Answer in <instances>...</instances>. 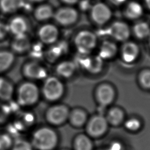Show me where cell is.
Here are the masks:
<instances>
[{"mask_svg": "<svg viewBox=\"0 0 150 150\" xmlns=\"http://www.w3.org/2000/svg\"><path fill=\"white\" fill-rule=\"evenodd\" d=\"M139 52V47L137 44L132 42H127L121 49L122 59L127 63H131L137 58Z\"/></svg>", "mask_w": 150, "mask_h": 150, "instance_id": "cell-15", "label": "cell"}, {"mask_svg": "<svg viewBox=\"0 0 150 150\" xmlns=\"http://www.w3.org/2000/svg\"><path fill=\"white\" fill-rule=\"evenodd\" d=\"M75 150H92L93 144L86 135L81 134L77 136L74 141Z\"/></svg>", "mask_w": 150, "mask_h": 150, "instance_id": "cell-25", "label": "cell"}, {"mask_svg": "<svg viewBox=\"0 0 150 150\" xmlns=\"http://www.w3.org/2000/svg\"><path fill=\"white\" fill-rule=\"evenodd\" d=\"M124 115L123 111L118 108H113L108 112L106 118L107 122L113 125H118L123 121Z\"/></svg>", "mask_w": 150, "mask_h": 150, "instance_id": "cell-24", "label": "cell"}, {"mask_svg": "<svg viewBox=\"0 0 150 150\" xmlns=\"http://www.w3.org/2000/svg\"><path fill=\"white\" fill-rule=\"evenodd\" d=\"M34 16L38 21H46L53 16L54 12L52 7L48 4H42L34 11Z\"/></svg>", "mask_w": 150, "mask_h": 150, "instance_id": "cell-18", "label": "cell"}, {"mask_svg": "<svg viewBox=\"0 0 150 150\" xmlns=\"http://www.w3.org/2000/svg\"><path fill=\"white\" fill-rule=\"evenodd\" d=\"M28 1L30 2H32V3H38V2H43L45 0H28Z\"/></svg>", "mask_w": 150, "mask_h": 150, "instance_id": "cell-39", "label": "cell"}, {"mask_svg": "<svg viewBox=\"0 0 150 150\" xmlns=\"http://www.w3.org/2000/svg\"><path fill=\"white\" fill-rule=\"evenodd\" d=\"M38 35L42 43L51 45L57 40L59 36V30L54 25L47 23L39 28Z\"/></svg>", "mask_w": 150, "mask_h": 150, "instance_id": "cell-11", "label": "cell"}, {"mask_svg": "<svg viewBox=\"0 0 150 150\" xmlns=\"http://www.w3.org/2000/svg\"><path fill=\"white\" fill-rule=\"evenodd\" d=\"M108 150H123L121 144L118 142L112 143Z\"/></svg>", "mask_w": 150, "mask_h": 150, "instance_id": "cell-35", "label": "cell"}, {"mask_svg": "<svg viewBox=\"0 0 150 150\" xmlns=\"http://www.w3.org/2000/svg\"><path fill=\"white\" fill-rule=\"evenodd\" d=\"M65 46L60 44L52 46L46 52V58L50 62L53 61L60 57L64 51Z\"/></svg>", "mask_w": 150, "mask_h": 150, "instance_id": "cell-28", "label": "cell"}, {"mask_svg": "<svg viewBox=\"0 0 150 150\" xmlns=\"http://www.w3.org/2000/svg\"><path fill=\"white\" fill-rule=\"evenodd\" d=\"M29 51L31 57L33 59H40L43 55L42 46L40 44H35L31 45Z\"/></svg>", "mask_w": 150, "mask_h": 150, "instance_id": "cell-32", "label": "cell"}, {"mask_svg": "<svg viewBox=\"0 0 150 150\" xmlns=\"http://www.w3.org/2000/svg\"><path fill=\"white\" fill-rule=\"evenodd\" d=\"M13 53L6 50H0V73L9 70L15 61Z\"/></svg>", "mask_w": 150, "mask_h": 150, "instance_id": "cell-21", "label": "cell"}, {"mask_svg": "<svg viewBox=\"0 0 150 150\" xmlns=\"http://www.w3.org/2000/svg\"><path fill=\"white\" fill-rule=\"evenodd\" d=\"M133 32L137 38L142 39L150 35V28L147 23L139 22L134 26Z\"/></svg>", "mask_w": 150, "mask_h": 150, "instance_id": "cell-26", "label": "cell"}, {"mask_svg": "<svg viewBox=\"0 0 150 150\" xmlns=\"http://www.w3.org/2000/svg\"><path fill=\"white\" fill-rule=\"evenodd\" d=\"M75 71V64L70 61H63L59 63L56 67V73L60 76L69 78Z\"/></svg>", "mask_w": 150, "mask_h": 150, "instance_id": "cell-23", "label": "cell"}, {"mask_svg": "<svg viewBox=\"0 0 150 150\" xmlns=\"http://www.w3.org/2000/svg\"><path fill=\"white\" fill-rule=\"evenodd\" d=\"M40 96V92L38 86L33 82L26 81L18 88L17 103L23 107H30L38 102Z\"/></svg>", "mask_w": 150, "mask_h": 150, "instance_id": "cell-2", "label": "cell"}, {"mask_svg": "<svg viewBox=\"0 0 150 150\" xmlns=\"http://www.w3.org/2000/svg\"><path fill=\"white\" fill-rule=\"evenodd\" d=\"M108 122L107 119L101 115H97L89 121L87 130L91 136L97 137L103 135L107 131Z\"/></svg>", "mask_w": 150, "mask_h": 150, "instance_id": "cell-10", "label": "cell"}, {"mask_svg": "<svg viewBox=\"0 0 150 150\" xmlns=\"http://www.w3.org/2000/svg\"><path fill=\"white\" fill-rule=\"evenodd\" d=\"M81 64L84 69L91 73H99L103 67V59L99 56L85 57L81 62Z\"/></svg>", "mask_w": 150, "mask_h": 150, "instance_id": "cell-16", "label": "cell"}, {"mask_svg": "<svg viewBox=\"0 0 150 150\" xmlns=\"http://www.w3.org/2000/svg\"><path fill=\"white\" fill-rule=\"evenodd\" d=\"M53 17L60 25L68 26L74 23L77 21L78 13L73 8L63 7L54 12Z\"/></svg>", "mask_w": 150, "mask_h": 150, "instance_id": "cell-7", "label": "cell"}, {"mask_svg": "<svg viewBox=\"0 0 150 150\" xmlns=\"http://www.w3.org/2000/svg\"><path fill=\"white\" fill-rule=\"evenodd\" d=\"M149 44H150V39H149Z\"/></svg>", "mask_w": 150, "mask_h": 150, "instance_id": "cell-41", "label": "cell"}, {"mask_svg": "<svg viewBox=\"0 0 150 150\" xmlns=\"http://www.w3.org/2000/svg\"><path fill=\"white\" fill-rule=\"evenodd\" d=\"M31 45L29 38L25 33L14 36L11 46L13 52L21 54L29 51Z\"/></svg>", "mask_w": 150, "mask_h": 150, "instance_id": "cell-13", "label": "cell"}, {"mask_svg": "<svg viewBox=\"0 0 150 150\" xmlns=\"http://www.w3.org/2000/svg\"><path fill=\"white\" fill-rule=\"evenodd\" d=\"M64 3L67 4H74L77 2L79 0H62Z\"/></svg>", "mask_w": 150, "mask_h": 150, "instance_id": "cell-38", "label": "cell"}, {"mask_svg": "<svg viewBox=\"0 0 150 150\" xmlns=\"http://www.w3.org/2000/svg\"><path fill=\"white\" fill-rule=\"evenodd\" d=\"M30 142L37 150H53L57 144L58 137L53 129L42 127L34 131Z\"/></svg>", "mask_w": 150, "mask_h": 150, "instance_id": "cell-1", "label": "cell"}, {"mask_svg": "<svg viewBox=\"0 0 150 150\" xmlns=\"http://www.w3.org/2000/svg\"><path fill=\"white\" fill-rule=\"evenodd\" d=\"M69 111L63 105H56L50 107L46 113V118L51 124L59 125L69 118Z\"/></svg>", "mask_w": 150, "mask_h": 150, "instance_id": "cell-5", "label": "cell"}, {"mask_svg": "<svg viewBox=\"0 0 150 150\" xmlns=\"http://www.w3.org/2000/svg\"><path fill=\"white\" fill-rule=\"evenodd\" d=\"M125 127L128 130L131 131H136L141 127V122L137 118H130L125 122Z\"/></svg>", "mask_w": 150, "mask_h": 150, "instance_id": "cell-33", "label": "cell"}, {"mask_svg": "<svg viewBox=\"0 0 150 150\" xmlns=\"http://www.w3.org/2000/svg\"><path fill=\"white\" fill-rule=\"evenodd\" d=\"M88 3H89V2L88 1H83L80 4V8L83 10H86V9H88L90 7Z\"/></svg>", "mask_w": 150, "mask_h": 150, "instance_id": "cell-36", "label": "cell"}, {"mask_svg": "<svg viewBox=\"0 0 150 150\" xmlns=\"http://www.w3.org/2000/svg\"><path fill=\"white\" fill-rule=\"evenodd\" d=\"M96 96L98 101L100 104L103 106H106L111 104L114 100L115 91L110 85L103 84L97 88Z\"/></svg>", "mask_w": 150, "mask_h": 150, "instance_id": "cell-12", "label": "cell"}, {"mask_svg": "<svg viewBox=\"0 0 150 150\" xmlns=\"http://www.w3.org/2000/svg\"><path fill=\"white\" fill-rule=\"evenodd\" d=\"M143 13L142 6L137 2L132 1L128 4L124 11V15L129 19L139 18Z\"/></svg>", "mask_w": 150, "mask_h": 150, "instance_id": "cell-22", "label": "cell"}, {"mask_svg": "<svg viewBox=\"0 0 150 150\" xmlns=\"http://www.w3.org/2000/svg\"><path fill=\"white\" fill-rule=\"evenodd\" d=\"M145 4L147 6V8L150 9V0H145Z\"/></svg>", "mask_w": 150, "mask_h": 150, "instance_id": "cell-40", "label": "cell"}, {"mask_svg": "<svg viewBox=\"0 0 150 150\" xmlns=\"http://www.w3.org/2000/svg\"><path fill=\"white\" fill-rule=\"evenodd\" d=\"M107 32L114 39L121 42L127 40L130 35V30L128 25L121 21L112 23L108 29Z\"/></svg>", "mask_w": 150, "mask_h": 150, "instance_id": "cell-9", "label": "cell"}, {"mask_svg": "<svg viewBox=\"0 0 150 150\" xmlns=\"http://www.w3.org/2000/svg\"><path fill=\"white\" fill-rule=\"evenodd\" d=\"M111 16V11L110 9L104 3H97L91 8V17L97 25L105 24L110 19Z\"/></svg>", "mask_w": 150, "mask_h": 150, "instance_id": "cell-6", "label": "cell"}, {"mask_svg": "<svg viewBox=\"0 0 150 150\" xmlns=\"http://www.w3.org/2000/svg\"><path fill=\"white\" fill-rule=\"evenodd\" d=\"M9 32L8 24L0 21V40L4 39Z\"/></svg>", "mask_w": 150, "mask_h": 150, "instance_id": "cell-34", "label": "cell"}, {"mask_svg": "<svg viewBox=\"0 0 150 150\" xmlns=\"http://www.w3.org/2000/svg\"><path fill=\"white\" fill-rule=\"evenodd\" d=\"M139 81L142 87L150 88V70H144L139 75Z\"/></svg>", "mask_w": 150, "mask_h": 150, "instance_id": "cell-31", "label": "cell"}, {"mask_svg": "<svg viewBox=\"0 0 150 150\" xmlns=\"http://www.w3.org/2000/svg\"><path fill=\"white\" fill-rule=\"evenodd\" d=\"M30 141L23 138L17 139L13 142L11 150H33Z\"/></svg>", "mask_w": 150, "mask_h": 150, "instance_id": "cell-29", "label": "cell"}, {"mask_svg": "<svg viewBox=\"0 0 150 150\" xmlns=\"http://www.w3.org/2000/svg\"><path fill=\"white\" fill-rule=\"evenodd\" d=\"M69 117L71 123L76 127L82 126L87 120L86 113L80 110H73L71 113H69Z\"/></svg>", "mask_w": 150, "mask_h": 150, "instance_id": "cell-27", "label": "cell"}, {"mask_svg": "<svg viewBox=\"0 0 150 150\" xmlns=\"http://www.w3.org/2000/svg\"><path fill=\"white\" fill-rule=\"evenodd\" d=\"M96 36L88 30L80 31L74 39V44L77 51L83 55L90 53L96 47Z\"/></svg>", "mask_w": 150, "mask_h": 150, "instance_id": "cell-4", "label": "cell"}, {"mask_svg": "<svg viewBox=\"0 0 150 150\" xmlns=\"http://www.w3.org/2000/svg\"><path fill=\"white\" fill-rule=\"evenodd\" d=\"M108 1L114 5H120L124 3L126 0H108Z\"/></svg>", "mask_w": 150, "mask_h": 150, "instance_id": "cell-37", "label": "cell"}, {"mask_svg": "<svg viewBox=\"0 0 150 150\" xmlns=\"http://www.w3.org/2000/svg\"><path fill=\"white\" fill-rule=\"evenodd\" d=\"M22 73L26 78L31 80H40L47 76L46 69L35 60L26 63L23 67Z\"/></svg>", "mask_w": 150, "mask_h": 150, "instance_id": "cell-8", "label": "cell"}, {"mask_svg": "<svg viewBox=\"0 0 150 150\" xmlns=\"http://www.w3.org/2000/svg\"><path fill=\"white\" fill-rule=\"evenodd\" d=\"M24 0H0V9L5 13H12L22 9Z\"/></svg>", "mask_w": 150, "mask_h": 150, "instance_id": "cell-17", "label": "cell"}, {"mask_svg": "<svg viewBox=\"0 0 150 150\" xmlns=\"http://www.w3.org/2000/svg\"><path fill=\"white\" fill-rule=\"evenodd\" d=\"M64 93V86L57 78L51 76L47 77L42 88V93L48 101H54L62 97Z\"/></svg>", "mask_w": 150, "mask_h": 150, "instance_id": "cell-3", "label": "cell"}, {"mask_svg": "<svg viewBox=\"0 0 150 150\" xmlns=\"http://www.w3.org/2000/svg\"><path fill=\"white\" fill-rule=\"evenodd\" d=\"M13 140L8 133L0 132V150H9L11 149Z\"/></svg>", "mask_w": 150, "mask_h": 150, "instance_id": "cell-30", "label": "cell"}, {"mask_svg": "<svg viewBox=\"0 0 150 150\" xmlns=\"http://www.w3.org/2000/svg\"><path fill=\"white\" fill-rule=\"evenodd\" d=\"M9 32L14 36L26 33L28 25L26 20L21 16L13 17L8 24Z\"/></svg>", "mask_w": 150, "mask_h": 150, "instance_id": "cell-14", "label": "cell"}, {"mask_svg": "<svg viewBox=\"0 0 150 150\" xmlns=\"http://www.w3.org/2000/svg\"><path fill=\"white\" fill-rule=\"evenodd\" d=\"M14 88L12 83L8 80L0 77V100H10L13 94Z\"/></svg>", "mask_w": 150, "mask_h": 150, "instance_id": "cell-20", "label": "cell"}, {"mask_svg": "<svg viewBox=\"0 0 150 150\" xmlns=\"http://www.w3.org/2000/svg\"><path fill=\"white\" fill-rule=\"evenodd\" d=\"M107 150H108V149H107Z\"/></svg>", "mask_w": 150, "mask_h": 150, "instance_id": "cell-42", "label": "cell"}, {"mask_svg": "<svg viewBox=\"0 0 150 150\" xmlns=\"http://www.w3.org/2000/svg\"><path fill=\"white\" fill-rule=\"evenodd\" d=\"M117 52L116 45L111 41H104L100 48L98 56L102 59H109L113 57Z\"/></svg>", "mask_w": 150, "mask_h": 150, "instance_id": "cell-19", "label": "cell"}]
</instances>
